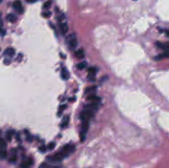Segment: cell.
Returning <instances> with one entry per match:
<instances>
[{
	"instance_id": "6da1fadb",
	"label": "cell",
	"mask_w": 169,
	"mask_h": 168,
	"mask_svg": "<svg viewBox=\"0 0 169 168\" xmlns=\"http://www.w3.org/2000/svg\"><path fill=\"white\" fill-rule=\"evenodd\" d=\"M66 42L68 47L71 49H74L78 45V40L74 34H71L67 37Z\"/></svg>"
},
{
	"instance_id": "7a4b0ae2",
	"label": "cell",
	"mask_w": 169,
	"mask_h": 168,
	"mask_svg": "<svg viewBox=\"0 0 169 168\" xmlns=\"http://www.w3.org/2000/svg\"><path fill=\"white\" fill-rule=\"evenodd\" d=\"M94 112L89 108H84L80 113V119L83 121H89V120L92 118L94 114Z\"/></svg>"
},
{
	"instance_id": "3957f363",
	"label": "cell",
	"mask_w": 169,
	"mask_h": 168,
	"mask_svg": "<svg viewBox=\"0 0 169 168\" xmlns=\"http://www.w3.org/2000/svg\"><path fill=\"white\" fill-rule=\"evenodd\" d=\"M89 126V123L88 121H82L81 130L80 132V140L81 142H84L85 141L86 136V132L88 130Z\"/></svg>"
},
{
	"instance_id": "277c9868",
	"label": "cell",
	"mask_w": 169,
	"mask_h": 168,
	"mask_svg": "<svg viewBox=\"0 0 169 168\" xmlns=\"http://www.w3.org/2000/svg\"><path fill=\"white\" fill-rule=\"evenodd\" d=\"M75 150V147L73 145L71 144H67L62 147L61 150L60 151L64 156L66 157L69 156L70 154L73 153Z\"/></svg>"
},
{
	"instance_id": "5b68a950",
	"label": "cell",
	"mask_w": 169,
	"mask_h": 168,
	"mask_svg": "<svg viewBox=\"0 0 169 168\" xmlns=\"http://www.w3.org/2000/svg\"><path fill=\"white\" fill-rule=\"evenodd\" d=\"M13 7L17 10L20 13H22L24 11V9L22 6L21 2L19 1H14L12 4Z\"/></svg>"
},
{
	"instance_id": "8992f818",
	"label": "cell",
	"mask_w": 169,
	"mask_h": 168,
	"mask_svg": "<svg viewBox=\"0 0 169 168\" xmlns=\"http://www.w3.org/2000/svg\"><path fill=\"white\" fill-rule=\"evenodd\" d=\"M88 78L91 81L94 80L96 73V69L94 67H90L88 69Z\"/></svg>"
},
{
	"instance_id": "52a82bcc",
	"label": "cell",
	"mask_w": 169,
	"mask_h": 168,
	"mask_svg": "<svg viewBox=\"0 0 169 168\" xmlns=\"http://www.w3.org/2000/svg\"><path fill=\"white\" fill-rule=\"evenodd\" d=\"M59 28L62 34L65 35L68 32V26L66 22H61L59 24Z\"/></svg>"
},
{
	"instance_id": "ba28073f",
	"label": "cell",
	"mask_w": 169,
	"mask_h": 168,
	"mask_svg": "<svg viewBox=\"0 0 169 168\" xmlns=\"http://www.w3.org/2000/svg\"><path fill=\"white\" fill-rule=\"evenodd\" d=\"M156 45L159 49L166 50V51H168V50H169V42L162 43L157 42H156Z\"/></svg>"
},
{
	"instance_id": "9c48e42d",
	"label": "cell",
	"mask_w": 169,
	"mask_h": 168,
	"mask_svg": "<svg viewBox=\"0 0 169 168\" xmlns=\"http://www.w3.org/2000/svg\"><path fill=\"white\" fill-rule=\"evenodd\" d=\"M61 76L62 78L65 80H67L70 77V74L68 71L65 68H63L61 69Z\"/></svg>"
},
{
	"instance_id": "30bf717a",
	"label": "cell",
	"mask_w": 169,
	"mask_h": 168,
	"mask_svg": "<svg viewBox=\"0 0 169 168\" xmlns=\"http://www.w3.org/2000/svg\"><path fill=\"white\" fill-rule=\"evenodd\" d=\"M33 161L31 159H28V160L22 162L20 165L21 168H28L32 165Z\"/></svg>"
},
{
	"instance_id": "8fae6325",
	"label": "cell",
	"mask_w": 169,
	"mask_h": 168,
	"mask_svg": "<svg viewBox=\"0 0 169 168\" xmlns=\"http://www.w3.org/2000/svg\"><path fill=\"white\" fill-rule=\"evenodd\" d=\"M15 133H16V131L13 129L8 130L6 134V138L8 142H11L12 141V137L13 135H14Z\"/></svg>"
},
{
	"instance_id": "7c38bea8",
	"label": "cell",
	"mask_w": 169,
	"mask_h": 168,
	"mask_svg": "<svg viewBox=\"0 0 169 168\" xmlns=\"http://www.w3.org/2000/svg\"><path fill=\"white\" fill-rule=\"evenodd\" d=\"M16 53V51L12 47H9L4 52V54L9 57H13Z\"/></svg>"
},
{
	"instance_id": "4fadbf2b",
	"label": "cell",
	"mask_w": 169,
	"mask_h": 168,
	"mask_svg": "<svg viewBox=\"0 0 169 168\" xmlns=\"http://www.w3.org/2000/svg\"><path fill=\"white\" fill-rule=\"evenodd\" d=\"M75 56L79 59H82L84 58L85 55L84 50L82 49L78 50L75 52Z\"/></svg>"
},
{
	"instance_id": "5bb4252c",
	"label": "cell",
	"mask_w": 169,
	"mask_h": 168,
	"mask_svg": "<svg viewBox=\"0 0 169 168\" xmlns=\"http://www.w3.org/2000/svg\"><path fill=\"white\" fill-rule=\"evenodd\" d=\"M7 20L11 23H14L16 22L17 20V17L12 13H9L7 16Z\"/></svg>"
},
{
	"instance_id": "9a60e30c",
	"label": "cell",
	"mask_w": 169,
	"mask_h": 168,
	"mask_svg": "<svg viewBox=\"0 0 169 168\" xmlns=\"http://www.w3.org/2000/svg\"><path fill=\"white\" fill-rule=\"evenodd\" d=\"M169 56V53L168 52V51H166V52L164 53L163 54L158 55L156 56H155L154 57V60H157V61H159L160 60L164 58H166V57H168Z\"/></svg>"
},
{
	"instance_id": "2e32d148",
	"label": "cell",
	"mask_w": 169,
	"mask_h": 168,
	"mask_svg": "<svg viewBox=\"0 0 169 168\" xmlns=\"http://www.w3.org/2000/svg\"><path fill=\"white\" fill-rule=\"evenodd\" d=\"M8 155L7 151L6 148L0 149V159L3 160L6 159Z\"/></svg>"
},
{
	"instance_id": "e0dca14e",
	"label": "cell",
	"mask_w": 169,
	"mask_h": 168,
	"mask_svg": "<svg viewBox=\"0 0 169 168\" xmlns=\"http://www.w3.org/2000/svg\"><path fill=\"white\" fill-rule=\"evenodd\" d=\"M69 120V117L68 116H65L62 119V121L61 124V127L62 128H64L67 126V125H68Z\"/></svg>"
},
{
	"instance_id": "ac0fdd59",
	"label": "cell",
	"mask_w": 169,
	"mask_h": 168,
	"mask_svg": "<svg viewBox=\"0 0 169 168\" xmlns=\"http://www.w3.org/2000/svg\"><path fill=\"white\" fill-rule=\"evenodd\" d=\"M88 99L89 100L91 101H92V102H98L99 100V98L96 96L94 95H91L89 96L88 97Z\"/></svg>"
},
{
	"instance_id": "d6986e66",
	"label": "cell",
	"mask_w": 169,
	"mask_h": 168,
	"mask_svg": "<svg viewBox=\"0 0 169 168\" xmlns=\"http://www.w3.org/2000/svg\"><path fill=\"white\" fill-rule=\"evenodd\" d=\"M66 107V105H61V106H60L59 109V111H58V113H57V115L59 116H60L62 114V113L63 112L64 110L65 109Z\"/></svg>"
},
{
	"instance_id": "ffe728a7",
	"label": "cell",
	"mask_w": 169,
	"mask_h": 168,
	"mask_svg": "<svg viewBox=\"0 0 169 168\" xmlns=\"http://www.w3.org/2000/svg\"><path fill=\"white\" fill-rule=\"evenodd\" d=\"M86 66V62H82V63H79V64L77 65V68H78L79 70H83L85 69Z\"/></svg>"
},
{
	"instance_id": "44dd1931",
	"label": "cell",
	"mask_w": 169,
	"mask_h": 168,
	"mask_svg": "<svg viewBox=\"0 0 169 168\" xmlns=\"http://www.w3.org/2000/svg\"><path fill=\"white\" fill-rule=\"evenodd\" d=\"M7 144L6 142L3 138H0V148H6Z\"/></svg>"
},
{
	"instance_id": "7402d4cb",
	"label": "cell",
	"mask_w": 169,
	"mask_h": 168,
	"mask_svg": "<svg viewBox=\"0 0 169 168\" xmlns=\"http://www.w3.org/2000/svg\"><path fill=\"white\" fill-rule=\"evenodd\" d=\"M17 160V157L16 155H13L9 158V162L11 163H16Z\"/></svg>"
},
{
	"instance_id": "603a6c76",
	"label": "cell",
	"mask_w": 169,
	"mask_h": 168,
	"mask_svg": "<svg viewBox=\"0 0 169 168\" xmlns=\"http://www.w3.org/2000/svg\"><path fill=\"white\" fill-rule=\"evenodd\" d=\"M27 134V137H26V140L29 142H31L33 140V137L32 136H31L30 134H29V133L25 132Z\"/></svg>"
},
{
	"instance_id": "cb8c5ba5",
	"label": "cell",
	"mask_w": 169,
	"mask_h": 168,
	"mask_svg": "<svg viewBox=\"0 0 169 168\" xmlns=\"http://www.w3.org/2000/svg\"><path fill=\"white\" fill-rule=\"evenodd\" d=\"M55 142H51L49 143V145L47 146V148L49 149V150H53L55 148Z\"/></svg>"
},
{
	"instance_id": "d4e9b609",
	"label": "cell",
	"mask_w": 169,
	"mask_h": 168,
	"mask_svg": "<svg viewBox=\"0 0 169 168\" xmlns=\"http://www.w3.org/2000/svg\"><path fill=\"white\" fill-rule=\"evenodd\" d=\"M39 168H50V166L46 163H43L39 166Z\"/></svg>"
},
{
	"instance_id": "484cf974",
	"label": "cell",
	"mask_w": 169,
	"mask_h": 168,
	"mask_svg": "<svg viewBox=\"0 0 169 168\" xmlns=\"http://www.w3.org/2000/svg\"><path fill=\"white\" fill-rule=\"evenodd\" d=\"M51 1H47L44 4L43 6V7L45 8H49V7H50V6H51Z\"/></svg>"
},
{
	"instance_id": "4316f807",
	"label": "cell",
	"mask_w": 169,
	"mask_h": 168,
	"mask_svg": "<svg viewBox=\"0 0 169 168\" xmlns=\"http://www.w3.org/2000/svg\"><path fill=\"white\" fill-rule=\"evenodd\" d=\"M39 151L41 152H45L47 150V148L45 146H42L39 147Z\"/></svg>"
},
{
	"instance_id": "83f0119b",
	"label": "cell",
	"mask_w": 169,
	"mask_h": 168,
	"mask_svg": "<svg viewBox=\"0 0 169 168\" xmlns=\"http://www.w3.org/2000/svg\"><path fill=\"white\" fill-rule=\"evenodd\" d=\"M51 13L50 11L49 12V11L45 12L44 13H43V16L45 17H48L51 15Z\"/></svg>"
},
{
	"instance_id": "f1b7e54d",
	"label": "cell",
	"mask_w": 169,
	"mask_h": 168,
	"mask_svg": "<svg viewBox=\"0 0 169 168\" xmlns=\"http://www.w3.org/2000/svg\"><path fill=\"white\" fill-rule=\"evenodd\" d=\"M4 64H6V65H9V64H10V63H11V60H9V59L6 58L4 60Z\"/></svg>"
},
{
	"instance_id": "f546056e",
	"label": "cell",
	"mask_w": 169,
	"mask_h": 168,
	"mask_svg": "<svg viewBox=\"0 0 169 168\" xmlns=\"http://www.w3.org/2000/svg\"><path fill=\"white\" fill-rule=\"evenodd\" d=\"M22 58H23L22 55L21 54H19L17 57V58H16V60L18 61V62H20L21 61Z\"/></svg>"
},
{
	"instance_id": "4dcf8cb0",
	"label": "cell",
	"mask_w": 169,
	"mask_h": 168,
	"mask_svg": "<svg viewBox=\"0 0 169 168\" xmlns=\"http://www.w3.org/2000/svg\"><path fill=\"white\" fill-rule=\"evenodd\" d=\"M6 33V31H4V29L2 28H0V35L2 36H4V35H5Z\"/></svg>"
},
{
	"instance_id": "1f68e13d",
	"label": "cell",
	"mask_w": 169,
	"mask_h": 168,
	"mask_svg": "<svg viewBox=\"0 0 169 168\" xmlns=\"http://www.w3.org/2000/svg\"><path fill=\"white\" fill-rule=\"evenodd\" d=\"M95 90V88L94 87H91V88H89L88 89V90H86V91H87L88 92H93V91H94Z\"/></svg>"
},
{
	"instance_id": "d6a6232c",
	"label": "cell",
	"mask_w": 169,
	"mask_h": 168,
	"mask_svg": "<svg viewBox=\"0 0 169 168\" xmlns=\"http://www.w3.org/2000/svg\"><path fill=\"white\" fill-rule=\"evenodd\" d=\"M16 139L17 141H20V134H18V133L16 134Z\"/></svg>"
},
{
	"instance_id": "836d02e7",
	"label": "cell",
	"mask_w": 169,
	"mask_h": 168,
	"mask_svg": "<svg viewBox=\"0 0 169 168\" xmlns=\"http://www.w3.org/2000/svg\"><path fill=\"white\" fill-rule=\"evenodd\" d=\"M0 19H1V13H0Z\"/></svg>"
},
{
	"instance_id": "e575fe53",
	"label": "cell",
	"mask_w": 169,
	"mask_h": 168,
	"mask_svg": "<svg viewBox=\"0 0 169 168\" xmlns=\"http://www.w3.org/2000/svg\"><path fill=\"white\" fill-rule=\"evenodd\" d=\"M0 50H1V49H0Z\"/></svg>"
}]
</instances>
